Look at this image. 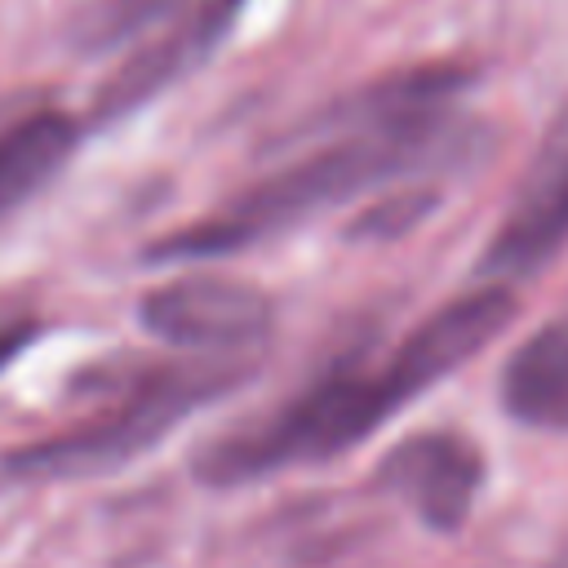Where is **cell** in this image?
<instances>
[{
    "label": "cell",
    "mask_w": 568,
    "mask_h": 568,
    "mask_svg": "<svg viewBox=\"0 0 568 568\" xmlns=\"http://www.w3.org/2000/svg\"><path fill=\"white\" fill-rule=\"evenodd\" d=\"M248 373H253L248 359H235V355L146 368L98 417L80 422L75 430H62L53 439L9 453L4 470L22 479H84V475L115 470L133 462L138 453L155 448L182 417L235 390Z\"/></svg>",
    "instance_id": "cell-3"
},
{
    "label": "cell",
    "mask_w": 568,
    "mask_h": 568,
    "mask_svg": "<svg viewBox=\"0 0 568 568\" xmlns=\"http://www.w3.org/2000/svg\"><path fill=\"white\" fill-rule=\"evenodd\" d=\"M80 124L53 106L22 115L0 133V213L31 200L75 151Z\"/></svg>",
    "instance_id": "cell-9"
},
{
    "label": "cell",
    "mask_w": 568,
    "mask_h": 568,
    "mask_svg": "<svg viewBox=\"0 0 568 568\" xmlns=\"http://www.w3.org/2000/svg\"><path fill=\"white\" fill-rule=\"evenodd\" d=\"M510 284L484 280V288L422 320L382 364L346 355L271 413L209 439L195 453V479L209 488H240L288 466L333 462L337 453L364 444L386 417L408 408L422 390L462 368L475 351H484L510 324Z\"/></svg>",
    "instance_id": "cell-1"
},
{
    "label": "cell",
    "mask_w": 568,
    "mask_h": 568,
    "mask_svg": "<svg viewBox=\"0 0 568 568\" xmlns=\"http://www.w3.org/2000/svg\"><path fill=\"white\" fill-rule=\"evenodd\" d=\"M31 337H36V324H27V320H18V324H0V368H4Z\"/></svg>",
    "instance_id": "cell-12"
},
{
    "label": "cell",
    "mask_w": 568,
    "mask_h": 568,
    "mask_svg": "<svg viewBox=\"0 0 568 568\" xmlns=\"http://www.w3.org/2000/svg\"><path fill=\"white\" fill-rule=\"evenodd\" d=\"M248 0H186L178 9V18L151 36L138 53H129L98 89L89 120L93 124H115L124 115H133L138 106H146L151 98H160L169 84H178L182 75H191L240 22Z\"/></svg>",
    "instance_id": "cell-6"
},
{
    "label": "cell",
    "mask_w": 568,
    "mask_h": 568,
    "mask_svg": "<svg viewBox=\"0 0 568 568\" xmlns=\"http://www.w3.org/2000/svg\"><path fill=\"white\" fill-rule=\"evenodd\" d=\"M550 568H568V550H564V555H559V559H555Z\"/></svg>",
    "instance_id": "cell-13"
},
{
    "label": "cell",
    "mask_w": 568,
    "mask_h": 568,
    "mask_svg": "<svg viewBox=\"0 0 568 568\" xmlns=\"http://www.w3.org/2000/svg\"><path fill=\"white\" fill-rule=\"evenodd\" d=\"M373 484L399 497L426 528L457 532L484 488V453L462 430H422L382 457Z\"/></svg>",
    "instance_id": "cell-7"
},
{
    "label": "cell",
    "mask_w": 568,
    "mask_h": 568,
    "mask_svg": "<svg viewBox=\"0 0 568 568\" xmlns=\"http://www.w3.org/2000/svg\"><path fill=\"white\" fill-rule=\"evenodd\" d=\"M138 320L151 337L209 351V355H244L275 324V306L262 288L226 275H182L151 288L138 302Z\"/></svg>",
    "instance_id": "cell-5"
},
{
    "label": "cell",
    "mask_w": 568,
    "mask_h": 568,
    "mask_svg": "<svg viewBox=\"0 0 568 568\" xmlns=\"http://www.w3.org/2000/svg\"><path fill=\"white\" fill-rule=\"evenodd\" d=\"M568 244V98L550 115L510 204L484 244L479 275L488 284H515L555 262Z\"/></svg>",
    "instance_id": "cell-4"
},
{
    "label": "cell",
    "mask_w": 568,
    "mask_h": 568,
    "mask_svg": "<svg viewBox=\"0 0 568 568\" xmlns=\"http://www.w3.org/2000/svg\"><path fill=\"white\" fill-rule=\"evenodd\" d=\"M435 209V191H395L377 204L364 209V217L351 226V235H364V240H386V235H399L408 231L413 222H422L426 213Z\"/></svg>",
    "instance_id": "cell-11"
},
{
    "label": "cell",
    "mask_w": 568,
    "mask_h": 568,
    "mask_svg": "<svg viewBox=\"0 0 568 568\" xmlns=\"http://www.w3.org/2000/svg\"><path fill=\"white\" fill-rule=\"evenodd\" d=\"M501 408L519 426L568 430V315L541 324L506 359Z\"/></svg>",
    "instance_id": "cell-8"
},
{
    "label": "cell",
    "mask_w": 568,
    "mask_h": 568,
    "mask_svg": "<svg viewBox=\"0 0 568 568\" xmlns=\"http://www.w3.org/2000/svg\"><path fill=\"white\" fill-rule=\"evenodd\" d=\"M186 0H89L75 18V44L98 53L133 40L138 31L155 27L160 18L178 13Z\"/></svg>",
    "instance_id": "cell-10"
},
{
    "label": "cell",
    "mask_w": 568,
    "mask_h": 568,
    "mask_svg": "<svg viewBox=\"0 0 568 568\" xmlns=\"http://www.w3.org/2000/svg\"><path fill=\"white\" fill-rule=\"evenodd\" d=\"M302 133L320 138L306 155L244 186L204 217L160 235L146 248V262H204L266 244L364 191L466 164L484 146V133L462 120L457 106L377 111L355 98L333 102Z\"/></svg>",
    "instance_id": "cell-2"
}]
</instances>
